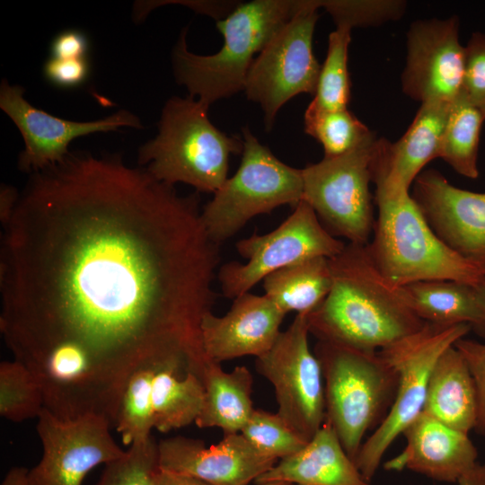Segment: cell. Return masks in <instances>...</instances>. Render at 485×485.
Returning <instances> with one entry per match:
<instances>
[{
  "instance_id": "cell-1",
  "label": "cell",
  "mask_w": 485,
  "mask_h": 485,
  "mask_svg": "<svg viewBox=\"0 0 485 485\" xmlns=\"http://www.w3.org/2000/svg\"><path fill=\"white\" fill-rule=\"evenodd\" d=\"M200 213L197 194L119 154L70 153L31 173L4 225L0 330L48 407L114 427L138 369L202 378L221 257Z\"/></svg>"
},
{
  "instance_id": "cell-2",
  "label": "cell",
  "mask_w": 485,
  "mask_h": 485,
  "mask_svg": "<svg viewBox=\"0 0 485 485\" xmlns=\"http://www.w3.org/2000/svg\"><path fill=\"white\" fill-rule=\"evenodd\" d=\"M329 263L330 293L306 314L310 334L318 340L376 352L426 324L402 287L389 282L375 267L366 244L348 242Z\"/></svg>"
},
{
  "instance_id": "cell-3",
  "label": "cell",
  "mask_w": 485,
  "mask_h": 485,
  "mask_svg": "<svg viewBox=\"0 0 485 485\" xmlns=\"http://www.w3.org/2000/svg\"><path fill=\"white\" fill-rule=\"evenodd\" d=\"M299 1L254 0L238 4L216 27L224 36L220 50L198 55L189 50L181 32L172 54L176 82L190 97L209 108L217 100L244 91L249 69L272 36L294 15Z\"/></svg>"
},
{
  "instance_id": "cell-4",
  "label": "cell",
  "mask_w": 485,
  "mask_h": 485,
  "mask_svg": "<svg viewBox=\"0 0 485 485\" xmlns=\"http://www.w3.org/2000/svg\"><path fill=\"white\" fill-rule=\"evenodd\" d=\"M377 216L369 255L392 285L454 280L477 286L485 277L445 244L432 230L409 190L376 185Z\"/></svg>"
},
{
  "instance_id": "cell-5",
  "label": "cell",
  "mask_w": 485,
  "mask_h": 485,
  "mask_svg": "<svg viewBox=\"0 0 485 485\" xmlns=\"http://www.w3.org/2000/svg\"><path fill=\"white\" fill-rule=\"evenodd\" d=\"M207 110L190 96L170 98L157 135L138 149V163L157 181L214 194L227 180L230 156L242 154L243 141L216 128Z\"/></svg>"
},
{
  "instance_id": "cell-6",
  "label": "cell",
  "mask_w": 485,
  "mask_h": 485,
  "mask_svg": "<svg viewBox=\"0 0 485 485\" xmlns=\"http://www.w3.org/2000/svg\"><path fill=\"white\" fill-rule=\"evenodd\" d=\"M313 352L323 375L325 421L355 462L367 432L390 410L398 375L379 353L318 340Z\"/></svg>"
},
{
  "instance_id": "cell-7",
  "label": "cell",
  "mask_w": 485,
  "mask_h": 485,
  "mask_svg": "<svg viewBox=\"0 0 485 485\" xmlns=\"http://www.w3.org/2000/svg\"><path fill=\"white\" fill-rule=\"evenodd\" d=\"M242 141L236 172L227 178L200 213L207 234L218 245L252 217L283 205L295 207L303 200L302 169L277 158L247 127L242 128Z\"/></svg>"
},
{
  "instance_id": "cell-8",
  "label": "cell",
  "mask_w": 485,
  "mask_h": 485,
  "mask_svg": "<svg viewBox=\"0 0 485 485\" xmlns=\"http://www.w3.org/2000/svg\"><path fill=\"white\" fill-rule=\"evenodd\" d=\"M470 331L466 323L426 322L414 334L379 350L397 372L398 384L390 410L365 439L355 460L367 481L371 482L392 444L423 411L428 380L439 357Z\"/></svg>"
},
{
  "instance_id": "cell-9",
  "label": "cell",
  "mask_w": 485,
  "mask_h": 485,
  "mask_svg": "<svg viewBox=\"0 0 485 485\" xmlns=\"http://www.w3.org/2000/svg\"><path fill=\"white\" fill-rule=\"evenodd\" d=\"M378 138L371 133L355 148L323 157L302 169L303 200L328 232L349 243L367 244L375 218L369 184L373 181Z\"/></svg>"
},
{
  "instance_id": "cell-10",
  "label": "cell",
  "mask_w": 485,
  "mask_h": 485,
  "mask_svg": "<svg viewBox=\"0 0 485 485\" xmlns=\"http://www.w3.org/2000/svg\"><path fill=\"white\" fill-rule=\"evenodd\" d=\"M319 18L314 0H299L294 15L254 58L245 82L249 100L259 103L269 131L280 108L300 93L314 94L321 66L313 51Z\"/></svg>"
},
{
  "instance_id": "cell-11",
  "label": "cell",
  "mask_w": 485,
  "mask_h": 485,
  "mask_svg": "<svg viewBox=\"0 0 485 485\" xmlns=\"http://www.w3.org/2000/svg\"><path fill=\"white\" fill-rule=\"evenodd\" d=\"M346 243L331 235L316 213L302 200L276 229L252 234L236 243L245 263L223 264L216 274L224 296L234 299L249 292L269 274L314 257L332 258Z\"/></svg>"
},
{
  "instance_id": "cell-12",
  "label": "cell",
  "mask_w": 485,
  "mask_h": 485,
  "mask_svg": "<svg viewBox=\"0 0 485 485\" xmlns=\"http://www.w3.org/2000/svg\"><path fill=\"white\" fill-rule=\"evenodd\" d=\"M309 334L306 314L297 313L255 360L258 373L274 387L277 413L307 442L325 421L323 375Z\"/></svg>"
},
{
  "instance_id": "cell-13",
  "label": "cell",
  "mask_w": 485,
  "mask_h": 485,
  "mask_svg": "<svg viewBox=\"0 0 485 485\" xmlns=\"http://www.w3.org/2000/svg\"><path fill=\"white\" fill-rule=\"evenodd\" d=\"M43 454L29 470L28 485H82L87 473L125 454L112 437L110 423L96 415L61 419L47 409L37 418Z\"/></svg>"
},
{
  "instance_id": "cell-14",
  "label": "cell",
  "mask_w": 485,
  "mask_h": 485,
  "mask_svg": "<svg viewBox=\"0 0 485 485\" xmlns=\"http://www.w3.org/2000/svg\"><path fill=\"white\" fill-rule=\"evenodd\" d=\"M25 90L4 79L0 85V108L20 130L24 148L18 157L20 170L34 173L61 163L70 154L69 145L76 137L119 128H143L140 119L121 110L93 121H74L53 116L30 103Z\"/></svg>"
},
{
  "instance_id": "cell-15",
  "label": "cell",
  "mask_w": 485,
  "mask_h": 485,
  "mask_svg": "<svg viewBox=\"0 0 485 485\" xmlns=\"http://www.w3.org/2000/svg\"><path fill=\"white\" fill-rule=\"evenodd\" d=\"M460 21L419 20L407 32V57L402 92L420 101L452 102L463 91L465 47L460 42Z\"/></svg>"
},
{
  "instance_id": "cell-16",
  "label": "cell",
  "mask_w": 485,
  "mask_h": 485,
  "mask_svg": "<svg viewBox=\"0 0 485 485\" xmlns=\"http://www.w3.org/2000/svg\"><path fill=\"white\" fill-rule=\"evenodd\" d=\"M411 197L438 238L485 276V192L457 188L430 169L417 177Z\"/></svg>"
},
{
  "instance_id": "cell-17",
  "label": "cell",
  "mask_w": 485,
  "mask_h": 485,
  "mask_svg": "<svg viewBox=\"0 0 485 485\" xmlns=\"http://www.w3.org/2000/svg\"><path fill=\"white\" fill-rule=\"evenodd\" d=\"M276 461L259 453L241 433L225 435L209 447L202 440L182 436L158 443L159 470L211 485H249Z\"/></svg>"
},
{
  "instance_id": "cell-18",
  "label": "cell",
  "mask_w": 485,
  "mask_h": 485,
  "mask_svg": "<svg viewBox=\"0 0 485 485\" xmlns=\"http://www.w3.org/2000/svg\"><path fill=\"white\" fill-rule=\"evenodd\" d=\"M286 313L265 295L246 292L233 299L224 316L207 313L201 322L205 353L221 363L244 356L265 354L280 333Z\"/></svg>"
},
{
  "instance_id": "cell-19",
  "label": "cell",
  "mask_w": 485,
  "mask_h": 485,
  "mask_svg": "<svg viewBox=\"0 0 485 485\" xmlns=\"http://www.w3.org/2000/svg\"><path fill=\"white\" fill-rule=\"evenodd\" d=\"M404 448L385 462L387 471H411L441 482L456 483L477 463L469 434L421 412L404 430Z\"/></svg>"
},
{
  "instance_id": "cell-20",
  "label": "cell",
  "mask_w": 485,
  "mask_h": 485,
  "mask_svg": "<svg viewBox=\"0 0 485 485\" xmlns=\"http://www.w3.org/2000/svg\"><path fill=\"white\" fill-rule=\"evenodd\" d=\"M451 103H421L397 142L378 138L373 177L375 185L410 190L426 164L439 157Z\"/></svg>"
},
{
  "instance_id": "cell-21",
  "label": "cell",
  "mask_w": 485,
  "mask_h": 485,
  "mask_svg": "<svg viewBox=\"0 0 485 485\" xmlns=\"http://www.w3.org/2000/svg\"><path fill=\"white\" fill-rule=\"evenodd\" d=\"M254 481L258 485L271 481L294 485H371L326 421L300 451L280 459Z\"/></svg>"
},
{
  "instance_id": "cell-22",
  "label": "cell",
  "mask_w": 485,
  "mask_h": 485,
  "mask_svg": "<svg viewBox=\"0 0 485 485\" xmlns=\"http://www.w3.org/2000/svg\"><path fill=\"white\" fill-rule=\"evenodd\" d=\"M422 412L461 432L475 430L477 389L464 357L454 345L439 357L432 369Z\"/></svg>"
},
{
  "instance_id": "cell-23",
  "label": "cell",
  "mask_w": 485,
  "mask_h": 485,
  "mask_svg": "<svg viewBox=\"0 0 485 485\" xmlns=\"http://www.w3.org/2000/svg\"><path fill=\"white\" fill-rule=\"evenodd\" d=\"M202 410L195 421L200 428H220L224 435L241 432L254 408L252 406V375L244 366L225 372L220 363L211 361L205 368Z\"/></svg>"
},
{
  "instance_id": "cell-24",
  "label": "cell",
  "mask_w": 485,
  "mask_h": 485,
  "mask_svg": "<svg viewBox=\"0 0 485 485\" xmlns=\"http://www.w3.org/2000/svg\"><path fill=\"white\" fill-rule=\"evenodd\" d=\"M265 295L286 314H308L326 298L332 286L329 258L314 257L276 270L263 280Z\"/></svg>"
},
{
  "instance_id": "cell-25",
  "label": "cell",
  "mask_w": 485,
  "mask_h": 485,
  "mask_svg": "<svg viewBox=\"0 0 485 485\" xmlns=\"http://www.w3.org/2000/svg\"><path fill=\"white\" fill-rule=\"evenodd\" d=\"M415 312L425 322L472 329L481 320L475 287L454 280L418 281L401 287Z\"/></svg>"
},
{
  "instance_id": "cell-26",
  "label": "cell",
  "mask_w": 485,
  "mask_h": 485,
  "mask_svg": "<svg viewBox=\"0 0 485 485\" xmlns=\"http://www.w3.org/2000/svg\"><path fill=\"white\" fill-rule=\"evenodd\" d=\"M201 378L192 373L181 377L168 368L156 370L153 380L154 428L167 433L195 423L204 404Z\"/></svg>"
},
{
  "instance_id": "cell-27",
  "label": "cell",
  "mask_w": 485,
  "mask_h": 485,
  "mask_svg": "<svg viewBox=\"0 0 485 485\" xmlns=\"http://www.w3.org/2000/svg\"><path fill=\"white\" fill-rule=\"evenodd\" d=\"M484 118L462 93L452 101L439 158L457 173L477 179L480 136Z\"/></svg>"
},
{
  "instance_id": "cell-28",
  "label": "cell",
  "mask_w": 485,
  "mask_h": 485,
  "mask_svg": "<svg viewBox=\"0 0 485 485\" xmlns=\"http://www.w3.org/2000/svg\"><path fill=\"white\" fill-rule=\"evenodd\" d=\"M156 370L155 367L138 369L125 384L114 428L126 445L147 440L154 428L153 380Z\"/></svg>"
},
{
  "instance_id": "cell-29",
  "label": "cell",
  "mask_w": 485,
  "mask_h": 485,
  "mask_svg": "<svg viewBox=\"0 0 485 485\" xmlns=\"http://www.w3.org/2000/svg\"><path fill=\"white\" fill-rule=\"evenodd\" d=\"M304 130L324 149V157L341 155L358 146L371 131L348 110H325L310 102Z\"/></svg>"
},
{
  "instance_id": "cell-30",
  "label": "cell",
  "mask_w": 485,
  "mask_h": 485,
  "mask_svg": "<svg viewBox=\"0 0 485 485\" xmlns=\"http://www.w3.org/2000/svg\"><path fill=\"white\" fill-rule=\"evenodd\" d=\"M351 30L337 26L328 40L326 58L321 66L319 79L312 103L325 110L347 109L350 99L348 51Z\"/></svg>"
},
{
  "instance_id": "cell-31",
  "label": "cell",
  "mask_w": 485,
  "mask_h": 485,
  "mask_svg": "<svg viewBox=\"0 0 485 485\" xmlns=\"http://www.w3.org/2000/svg\"><path fill=\"white\" fill-rule=\"evenodd\" d=\"M44 406L42 390L31 371L13 359L0 364V415L20 423L38 418Z\"/></svg>"
},
{
  "instance_id": "cell-32",
  "label": "cell",
  "mask_w": 485,
  "mask_h": 485,
  "mask_svg": "<svg viewBox=\"0 0 485 485\" xmlns=\"http://www.w3.org/2000/svg\"><path fill=\"white\" fill-rule=\"evenodd\" d=\"M241 434L259 453L274 460L294 454L307 444L278 413L257 409Z\"/></svg>"
},
{
  "instance_id": "cell-33",
  "label": "cell",
  "mask_w": 485,
  "mask_h": 485,
  "mask_svg": "<svg viewBox=\"0 0 485 485\" xmlns=\"http://www.w3.org/2000/svg\"><path fill=\"white\" fill-rule=\"evenodd\" d=\"M158 470V443L151 436L133 444L117 460L105 465L95 485H154Z\"/></svg>"
},
{
  "instance_id": "cell-34",
  "label": "cell",
  "mask_w": 485,
  "mask_h": 485,
  "mask_svg": "<svg viewBox=\"0 0 485 485\" xmlns=\"http://www.w3.org/2000/svg\"><path fill=\"white\" fill-rule=\"evenodd\" d=\"M317 8L323 7L336 26H378L400 19L406 2L399 0H314Z\"/></svg>"
},
{
  "instance_id": "cell-35",
  "label": "cell",
  "mask_w": 485,
  "mask_h": 485,
  "mask_svg": "<svg viewBox=\"0 0 485 485\" xmlns=\"http://www.w3.org/2000/svg\"><path fill=\"white\" fill-rule=\"evenodd\" d=\"M464 47L463 93L485 119V33L473 32Z\"/></svg>"
},
{
  "instance_id": "cell-36",
  "label": "cell",
  "mask_w": 485,
  "mask_h": 485,
  "mask_svg": "<svg viewBox=\"0 0 485 485\" xmlns=\"http://www.w3.org/2000/svg\"><path fill=\"white\" fill-rule=\"evenodd\" d=\"M454 347L464 357L477 389L479 415L474 431L485 436V343L463 338Z\"/></svg>"
},
{
  "instance_id": "cell-37",
  "label": "cell",
  "mask_w": 485,
  "mask_h": 485,
  "mask_svg": "<svg viewBox=\"0 0 485 485\" xmlns=\"http://www.w3.org/2000/svg\"><path fill=\"white\" fill-rule=\"evenodd\" d=\"M90 74L86 58L60 59L50 57L43 66L45 78L61 88H73L84 84Z\"/></svg>"
},
{
  "instance_id": "cell-38",
  "label": "cell",
  "mask_w": 485,
  "mask_h": 485,
  "mask_svg": "<svg viewBox=\"0 0 485 485\" xmlns=\"http://www.w3.org/2000/svg\"><path fill=\"white\" fill-rule=\"evenodd\" d=\"M89 41L86 35L78 30L59 32L50 44L51 57L60 59L86 58Z\"/></svg>"
},
{
  "instance_id": "cell-39",
  "label": "cell",
  "mask_w": 485,
  "mask_h": 485,
  "mask_svg": "<svg viewBox=\"0 0 485 485\" xmlns=\"http://www.w3.org/2000/svg\"><path fill=\"white\" fill-rule=\"evenodd\" d=\"M154 485H211L199 479L164 472L162 470L156 471L154 476Z\"/></svg>"
},
{
  "instance_id": "cell-40",
  "label": "cell",
  "mask_w": 485,
  "mask_h": 485,
  "mask_svg": "<svg viewBox=\"0 0 485 485\" xmlns=\"http://www.w3.org/2000/svg\"><path fill=\"white\" fill-rule=\"evenodd\" d=\"M19 198L18 191L7 185H2L0 192V218L4 225L10 219Z\"/></svg>"
},
{
  "instance_id": "cell-41",
  "label": "cell",
  "mask_w": 485,
  "mask_h": 485,
  "mask_svg": "<svg viewBox=\"0 0 485 485\" xmlns=\"http://www.w3.org/2000/svg\"><path fill=\"white\" fill-rule=\"evenodd\" d=\"M475 291L481 309V320L472 331L481 338L485 339V277L477 286H475Z\"/></svg>"
},
{
  "instance_id": "cell-42",
  "label": "cell",
  "mask_w": 485,
  "mask_h": 485,
  "mask_svg": "<svg viewBox=\"0 0 485 485\" xmlns=\"http://www.w3.org/2000/svg\"><path fill=\"white\" fill-rule=\"evenodd\" d=\"M456 483L457 485H485V463H478Z\"/></svg>"
},
{
  "instance_id": "cell-43",
  "label": "cell",
  "mask_w": 485,
  "mask_h": 485,
  "mask_svg": "<svg viewBox=\"0 0 485 485\" xmlns=\"http://www.w3.org/2000/svg\"><path fill=\"white\" fill-rule=\"evenodd\" d=\"M28 473L29 470L24 467H13L4 476L1 485H28Z\"/></svg>"
},
{
  "instance_id": "cell-44",
  "label": "cell",
  "mask_w": 485,
  "mask_h": 485,
  "mask_svg": "<svg viewBox=\"0 0 485 485\" xmlns=\"http://www.w3.org/2000/svg\"><path fill=\"white\" fill-rule=\"evenodd\" d=\"M259 485H294V484L284 482V481H271V482H266V483H262Z\"/></svg>"
}]
</instances>
